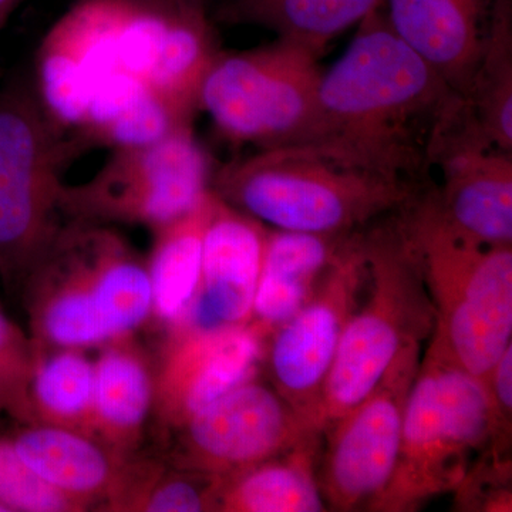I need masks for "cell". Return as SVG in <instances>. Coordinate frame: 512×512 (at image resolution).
Segmentation results:
<instances>
[{
    "label": "cell",
    "instance_id": "obj_1",
    "mask_svg": "<svg viewBox=\"0 0 512 512\" xmlns=\"http://www.w3.org/2000/svg\"><path fill=\"white\" fill-rule=\"evenodd\" d=\"M453 90L403 42L382 8L359 23L342 56L322 72L311 140L419 184Z\"/></svg>",
    "mask_w": 512,
    "mask_h": 512
},
{
    "label": "cell",
    "instance_id": "obj_2",
    "mask_svg": "<svg viewBox=\"0 0 512 512\" xmlns=\"http://www.w3.org/2000/svg\"><path fill=\"white\" fill-rule=\"evenodd\" d=\"M211 191L266 227L349 234L402 210L423 188L320 143L259 148L215 167Z\"/></svg>",
    "mask_w": 512,
    "mask_h": 512
},
{
    "label": "cell",
    "instance_id": "obj_3",
    "mask_svg": "<svg viewBox=\"0 0 512 512\" xmlns=\"http://www.w3.org/2000/svg\"><path fill=\"white\" fill-rule=\"evenodd\" d=\"M20 295L39 349L100 348L151 320L147 259L110 225L64 221Z\"/></svg>",
    "mask_w": 512,
    "mask_h": 512
},
{
    "label": "cell",
    "instance_id": "obj_4",
    "mask_svg": "<svg viewBox=\"0 0 512 512\" xmlns=\"http://www.w3.org/2000/svg\"><path fill=\"white\" fill-rule=\"evenodd\" d=\"M62 46L87 93L124 74L192 114L221 53L194 0H79L62 16Z\"/></svg>",
    "mask_w": 512,
    "mask_h": 512
},
{
    "label": "cell",
    "instance_id": "obj_5",
    "mask_svg": "<svg viewBox=\"0 0 512 512\" xmlns=\"http://www.w3.org/2000/svg\"><path fill=\"white\" fill-rule=\"evenodd\" d=\"M404 208L362 228L366 284L326 382L323 430L369 396L397 357L423 348L433 333L423 259Z\"/></svg>",
    "mask_w": 512,
    "mask_h": 512
},
{
    "label": "cell",
    "instance_id": "obj_6",
    "mask_svg": "<svg viewBox=\"0 0 512 512\" xmlns=\"http://www.w3.org/2000/svg\"><path fill=\"white\" fill-rule=\"evenodd\" d=\"M404 212L434 308L429 346L487 383L512 343V245L490 247L460 237L441 220L427 188Z\"/></svg>",
    "mask_w": 512,
    "mask_h": 512
},
{
    "label": "cell",
    "instance_id": "obj_7",
    "mask_svg": "<svg viewBox=\"0 0 512 512\" xmlns=\"http://www.w3.org/2000/svg\"><path fill=\"white\" fill-rule=\"evenodd\" d=\"M497 437L487 383L427 346L404 406L396 468L372 511H414L456 491Z\"/></svg>",
    "mask_w": 512,
    "mask_h": 512
},
{
    "label": "cell",
    "instance_id": "obj_8",
    "mask_svg": "<svg viewBox=\"0 0 512 512\" xmlns=\"http://www.w3.org/2000/svg\"><path fill=\"white\" fill-rule=\"evenodd\" d=\"M50 119L33 82L13 77L0 89V281L20 292L63 225V173L86 153Z\"/></svg>",
    "mask_w": 512,
    "mask_h": 512
},
{
    "label": "cell",
    "instance_id": "obj_9",
    "mask_svg": "<svg viewBox=\"0 0 512 512\" xmlns=\"http://www.w3.org/2000/svg\"><path fill=\"white\" fill-rule=\"evenodd\" d=\"M319 57L279 37L242 52L221 50L201 84L198 110L232 146L306 143L318 119Z\"/></svg>",
    "mask_w": 512,
    "mask_h": 512
},
{
    "label": "cell",
    "instance_id": "obj_10",
    "mask_svg": "<svg viewBox=\"0 0 512 512\" xmlns=\"http://www.w3.org/2000/svg\"><path fill=\"white\" fill-rule=\"evenodd\" d=\"M215 165L194 127L148 144L117 148L84 183L64 184V221L144 225L151 231L183 217L211 190Z\"/></svg>",
    "mask_w": 512,
    "mask_h": 512
},
{
    "label": "cell",
    "instance_id": "obj_11",
    "mask_svg": "<svg viewBox=\"0 0 512 512\" xmlns=\"http://www.w3.org/2000/svg\"><path fill=\"white\" fill-rule=\"evenodd\" d=\"M365 284L359 229L311 299L266 342L262 365L268 370L269 383L319 433H323V394L330 369Z\"/></svg>",
    "mask_w": 512,
    "mask_h": 512
},
{
    "label": "cell",
    "instance_id": "obj_12",
    "mask_svg": "<svg viewBox=\"0 0 512 512\" xmlns=\"http://www.w3.org/2000/svg\"><path fill=\"white\" fill-rule=\"evenodd\" d=\"M316 436L322 433L256 376L192 414L167 437L164 458L175 467L225 478Z\"/></svg>",
    "mask_w": 512,
    "mask_h": 512
},
{
    "label": "cell",
    "instance_id": "obj_13",
    "mask_svg": "<svg viewBox=\"0 0 512 512\" xmlns=\"http://www.w3.org/2000/svg\"><path fill=\"white\" fill-rule=\"evenodd\" d=\"M420 360V346L407 349L369 396L323 430L318 480L328 511H372L386 491Z\"/></svg>",
    "mask_w": 512,
    "mask_h": 512
},
{
    "label": "cell",
    "instance_id": "obj_14",
    "mask_svg": "<svg viewBox=\"0 0 512 512\" xmlns=\"http://www.w3.org/2000/svg\"><path fill=\"white\" fill-rule=\"evenodd\" d=\"M154 357L158 431H173L215 399L259 375L268 338L252 323L215 322L195 301L183 319L163 329Z\"/></svg>",
    "mask_w": 512,
    "mask_h": 512
},
{
    "label": "cell",
    "instance_id": "obj_15",
    "mask_svg": "<svg viewBox=\"0 0 512 512\" xmlns=\"http://www.w3.org/2000/svg\"><path fill=\"white\" fill-rule=\"evenodd\" d=\"M429 165L441 185L427 192L448 228L476 244L512 245V153L485 140L458 97L434 128Z\"/></svg>",
    "mask_w": 512,
    "mask_h": 512
},
{
    "label": "cell",
    "instance_id": "obj_16",
    "mask_svg": "<svg viewBox=\"0 0 512 512\" xmlns=\"http://www.w3.org/2000/svg\"><path fill=\"white\" fill-rule=\"evenodd\" d=\"M493 0H384L387 22L450 89L467 93L490 23Z\"/></svg>",
    "mask_w": 512,
    "mask_h": 512
},
{
    "label": "cell",
    "instance_id": "obj_17",
    "mask_svg": "<svg viewBox=\"0 0 512 512\" xmlns=\"http://www.w3.org/2000/svg\"><path fill=\"white\" fill-rule=\"evenodd\" d=\"M268 227L214 194L202 241L198 298L221 325H247L261 275Z\"/></svg>",
    "mask_w": 512,
    "mask_h": 512
},
{
    "label": "cell",
    "instance_id": "obj_18",
    "mask_svg": "<svg viewBox=\"0 0 512 512\" xmlns=\"http://www.w3.org/2000/svg\"><path fill=\"white\" fill-rule=\"evenodd\" d=\"M156 400V367L136 333L110 340L94 359L93 439L119 456L141 451Z\"/></svg>",
    "mask_w": 512,
    "mask_h": 512
},
{
    "label": "cell",
    "instance_id": "obj_19",
    "mask_svg": "<svg viewBox=\"0 0 512 512\" xmlns=\"http://www.w3.org/2000/svg\"><path fill=\"white\" fill-rule=\"evenodd\" d=\"M355 232L315 234L268 228L249 323L269 338L288 322L311 299Z\"/></svg>",
    "mask_w": 512,
    "mask_h": 512
},
{
    "label": "cell",
    "instance_id": "obj_20",
    "mask_svg": "<svg viewBox=\"0 0 512 512\" xmlns=\"http://www.w3.org/2000/svg\"><path fill=\"white\" fill-rule=\"evenodd\" d=\"M9 437L23 461L47 484L87 511L103 510L126 457L86 434L46 424H20Z\"/></svg>",
    "mask_w": 512,
    "mask_h": 512
},
{
    "label": "cell",
    "instance_id": "obj_21",
    "mask_svg": "<svg viewBox=\"0 0 512 512\" xmlns=\"http://www.w3.org/2000/svg\"><path fill=\"white\" fill-rule=\"evenodd\" d=\"M194 117L143 83L117 74L94 87L82 124L73 136L87 150L148 146L191 128Z\"/></svg>",
    "mask_w": 512,
    "mask_h": 512
},
{
    "label": "cell",
    "instance_id": "obj_22",
    "mask_svg": "<svg viewBox=\"0 0 512 512\" xmlns=\"http://www.w3.org/2000/svg\"><path fill=\"white\" fill-rule=\"evenodd\" d=\"M320 439L222 478L217 512L328 511L318 480Z\"/></svg>",
    "mask_w": 512,
    "mask_h": 512
},
{
    "label": "cell",
    "instance_id": "obj_23",
    "mask_svg": "<svg viewBox=\"0 0 512 512\" xmlns=\"http://www.w3.org/2000/svg\"><path fill=\"white\" fill-rule=\"evenodd\" d=\"M212 201L210 190L183 217L153 229V247L146 259L151 319L161 329L183 319L200 293L202 241Z\"/></svg>",
    "mask_w": 512,
    "mask_h": 512
},
{
    "label": "cell",
    "instance_id": "obj_24",
    "mask_svg": "<svg viewBox=\"0 0 512 512\" xmlns=\"http://www.w3.org/2000/svg\"><path fill=\"white\" fill-rule=\"evenodd\" d=\"M384 0H225L217 19L228 25L258 26L322 55L326 46Z\"/></svg>",
    "mask_w": 512,
    "mask_h": 512
},
{
    "label": "cell",
    "instance_id": "obj_25",
    "mask_svg": "<svg viewBox=\"0 0 512 512\" xmlns=\"http://www.w3.org/2000/svg\"><path fill=\"white\" fill-rule=\"evenodd\" d=\"M222 478L185 470L138 451L124 458L103 505L107 512H214Z\"/></svg>",
    "mask_w": 512,
    "mask_h": 512
},
{
    "label": "cell",
    "instance_id": "obj_26",
    "mask_svg": "<svg viewBox=\"0 0 512 512\" xmlns=\"http://www.w3.org/2000/svg\"><path fill=\"white\" fill-rule=\"evenodd\" d=\"M37 349L28 394V423L92 436L94 359L86 350Z\"/></svg>",
    "mask_w": 512,
    "mask_h": 512
},
{
    "label": "cell",
    "instance_id": "obj_27",
    "mask_svg": "<svg viewBox=\"0 0 512 512\" xmlns=\"http://www.w3.org/2000/svg\"><path fill=\"white\" fill-rule=\"evenodd\" d=\"M464 106L488 143L512 153V0H493L483 55Z\"/></svg>",
    "mask_w": 512,
    "mask_h": 512
},
{
    "label": "cell",
    "instance_id": "obj_28",
    "mask_svg": "<svg viewBox=\"0 0 512 512\" xmlns=\"http://www.w3.org/2000/svg\"><path fill=\"white\" fill-rule=\"evenodd\" d=\"M0 507L6 512H86L23 461L10 437H0Z\"/></svg>",
    "mask_w": 512,
    "mask_h": 512
},
{
    "label": "cell",
    "instance_id": "obj_29",
    "mask_svg": "<svg viewBox=\"0 0 512 512\" xmlns=\"http://www.w3.org/2000/svg\"><path fill=\"white\" fill-rule=\"evenodd\" d=\"M37 359L30 335L0 308V412L28 423V394Z\"/></svg>",
    "mask_w": 512,
    "mask_h": 512
},
{
    "label": "cell",
    "instance_id": "obj_30",
    "mask_svg": "<svg viewBox=\"0 0 512 512\" xmlns=\"http://www.w3.org/2000/svg\"><path fill=\"white\" fill-rule=\"evenodd\" d=\"M488 393L493 406L498 433L510 446L512 421V343L504 350L487 379Z\"/></svg>",
    "mask_w": 512,
    "mask_h": 512
},
{
    "label": "cell",
    "instance_id": "obj_31",
    "mask_svg": "<svg viewBox=\"0 0 512 512\" xmlns=\"http://www.w3.org/2000/svg\"><path fill=\"white\" fill-rule=\"evenodd\" d=\"M20 2L22 0H0V29L8 22L9 16L18 8Z\"/></svg>",
    "mask_w": 512,
    "mask_h": 512
},
{
    "label": "cell",
    "instance_id": "obj_32",
    "mask_svg": "<svg viewBox=\"0 0 512 512\" xmlns=\"http://www.w3.org/2000/svg\"><path fill=\"white\" fill-rule=\"evenodd\" d=\"M0 512H6V511H5V508L0 507Z\"/></svg>",
    "mask_w": 512,
    "mask_h": 512
},
{
    "label": "cell",
    "instance_id": "obj_33",
    "mask_svg": "<svg viewBox=\"0 0 512 512\" xmlns=\"http://www.w3.org/2000/svg\"><path fill=\"white\" fill-rule=\"evenodd\" d=\"M194 2L204 3V0H194Z\"/></svg>",
    "mask_w": 512,
    "mask_h": 512
}]
</instances>
